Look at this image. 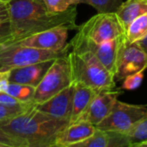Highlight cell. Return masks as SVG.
Returning a JSON list of instances; mask_svg holds the SVG:
<instances>
[{
  "instance_id": "obj_1",
  "label": "cell",
  "mask_w": 147,
  "mask_h": 147,
  "mask_svg": "<svg viewBox=\"0 0 147 147\" xmlns=\"http://www.w3.org/2000/svg\"><path fill=\"white\" fill-rule=\"evenodd\" d=\"M12 41L57 27L78 29L77 9L74 6L62 12H50L41 0H12L9 3Z\"/></svg>"
},
{
  "instance_id": "obj_2",
  "label": "cell",
  "mask_w": 147,
  "mask_h": 147,
  "mask_svg": "<svg viewBox=\"0 0 147 147\" xmlns=\"http://www.w3.org/2000/svg\"><path fill=\"white\" fill-rule=\"evenodd\" d=\"M68 125L70 120L46 114L34 104L22 113L0 123V128L26 147H53L57 135Z\"/></svg>"
},
{
  "instance_id": "obj_3",
  "label": "cell",
  "mask_w": 147,
  "mask_h": 147,
  "mask_svg": "<svg viewBox=\"0 0 147 147\" xmlns=\"http://www.w3.org/2000/svg\"><path fill=\"white\" fill-rule=\"evenodd\" d=\"M72 82L84 84L93 89H115V77L90 51L74 50L67 54Z\"/></svg>"
},
{
  "instance_id": "obj_4",
  "label": "cell",
  "mask_w": 147,
  "mask_h": 147,
  "mask_svg": "<svg viewBox=\"0 0 147 147\" xmlns=\"http://www.w3.org/2000/svg\"><path fill=\"white\" fill-rule=\"evenodd\" d=\"M69 48L67 44L64 49L59 51L43 50L20 45L9 40L0 44V68L11 69L54 60L67 54Z\"/></svg>"
},
{
  "instance_id": "obj_5",
  "label": "cell",
  "mask_w": 147,
  "mask_h": 147,
  "mask_svg": "<svg viewBox=\"0 0 147 147\" xmlns=\"http://www.w3.org/2000/svg\"><path fill=\"white\" fill-rule=\"evenodd\" d=\"M67 54L53 61L44 77L34 89L32 99L34 104L39 105L47 101L72 83Z\"/></svg>"
},
{
  "instance_id": "obj_6",
  "label": "cell",
  "mask_w": 147,
  "mask_h": 147,
  "mask_svg": "<svg viewBox=\"0 0 147 147\" xmlns=\"http://www.w3.org/2000/svg\"><path fill=\"white\" fill-rule=\"evenodd\" d=\"M125 38L126 36L123 35L110 41L96 43L77 33L71 39L69 46L74 50H87L91 52L115 77L119 54Z\"/></svg>"
},
{
  "instance_id": "obj_7",
  "label": "cell",
  "mask_w": 147,
  "mask_h": 147,
  "mask_svg": "<svg viewBox=\"0 0 147 147\" xmlns=\"http://www.w3.org/2000/svg\"><path fill=\"white\" fill-rule=\"evenodd\" d=\"M81 36L96 42L110 41L125 35V31L115 14L98 13L78 29Z\"/></svg>"
},
{
  "instance_id": "obj_8",
  "label": "cell",
  "mask_w": 147,
  "mask_h": 147,
  "mask_svg": "<svg viewBox=\"0 0 147 147\" xmlns=\"http://www.w3.org/2000/svg\"><path fill=\"white\" fill-rule=\"evenodd\" d=\"M147 106L116 101L109 114L96 127L105 132L126 133L146 113Z\"/></svg>"
},
{
  "instance_id": "obj_9",
  "label": "cell",
  "mask_w": 147,
  "mask_h": 147,
  "mask_svg": "<svg viewBox=\"0 0 147 147\" xmlns=\"http://www.w3.org/2000/svg\"><path fill=\"white\" fill-rule=\"evenodd\" d=\"M147 68V55L136 43H130L125 38L121 46L115 81H121L127 76L145 70Z\"/></svg>"
},
{
  "instance_id": "obj_10",
  "label": "cell",
  "mask_w": 147,
  "mask_h": 147,
  "mask_svg": "<svg viewBox=\"0 0 147 147\" xmlns=\"http://www.w3.org/2000/svg\"><path fill=\"white\" fill-rule=\"evenodd\" d=\"M68 31L69 29L67 28L57 27L34 34L22 39L9 41H12L20 45L39 49L59 51L67 46L66 41L68 38Z\"/></svg>"
},
{
  "instance_id": "obj_11",
  "label": "cell",
  "mask_w": 147,
  "mask_h": 147,
  "mask_svg": "<svg viewBox=\"0 0 147 147\" xmlns=\"http://www.w3.org/2000/svg\"><path fill=\"white\" fill-rule=\"evenodd\" d=\"M121 94V91L115 89L98 92L79 120H84L96 126L109 114Z\"/></svg>"
},
{
  "instance_id": "obj_12",
  "label": "cell",
  "mask_w": 147,
  "mask_h": 147,
  "mask_svg": "<svg viewBox=\"0 0 147 147\" xmlns=\"http://www.w3.org/2000/svg\"><path fill=\"white\" fill-rule=\"evenodd\" d=\"M73 92L74 83L72 82L52 98L39 105H35V107L50 116L70 120L72 111Z\"/></svg>"
},
{
  "instance_id": "obj_13",
  "label": "cell",
  "mask_w": 147,
  "mask_h": 147,
  "mask_svg": "<svg viewBox=\"0 0 147 147\" xmlns=\"http://www.w3.org/2000/svg\"><path fill=\"white\" fill-rule=\"evenodd\" d=\"M53 60L10 69L9 81L36 88L48 70Z\"/></svg>"
},
{
  "instance_id": "obj_14",
  "label": "cell",
  "mask_w": 147,
  "mask_h": 147,
  "mask_svg": "<svg viewBox=\"0 0 147 147\" xmlns=\"http://www.w3.org/2000/svg\"><path fill=\"white\" fill-rule=\"evenodd\" d=\"M96 127L84 120H79L68 125L56 137L55 146H66L78 143L90 137Z\"/></svg>"
},
{
  "instance_id": "obj_15",
  "label": "cell",
  "mask_w": 147,
  "mask_h": 147,
  "mask_svg": "<svg viewBox=\"0 0 147 147\" xmlns=\"http://www.w3.org/2000/svg\"><path fill=\"white\" fill-rule=\"evenodd\" d=\"M74 83V92L72 99V111L70 124L78 121L86 112L94 97L98 94V90L89 88L78 82ZM102 91V90H101Z\"/></svg>"
},
{
  "instance_id": "obj_16",
  "label": "cell",
  "mask_w": 147,
  "mask_h": 147,
  "mask_svg": "<svg viewBox=\"0 0 147 147\" xmlns=\"http://www.w3.org/2000/svg\"><path fill=\"white\" fill-rule=\"evenodd\" d=\"M145 13H147V0H127L115 12L125 34L129 25Z\"/></svg>"
},
{
  "instance_id": "obj_17",
  "label": "cell",
  "mask_w": 147,
  "mask_h": 147,
  "mask_svg": "<svg viewBox=\"0 0 147 147\" xmlns=\"http://www.w3.org/2000/svg\"><path fill=\"white\" fill-rule=\"evenodd\" d=\"M125 36L130 43L137 42L147 36V13L137 17L129 25Z\"/></svg>"
},
{
  "instance_id": "obj_18",
  "label": "cell",
  "mask_w": 147,
  "mask_h": 147,
  "mask_svg": "<svg viewBox=\"0 0 147 147\" xmlns=\"http://www.w3.org/2000/svg\"><path fill=\"white\" fill-rule=\"evenodd\" d=\"M34 89V87L9 82L7 86L5 93L9 94L21 102H32Z\"/></svg>"
},
{
  "instance_id": "obj_19",
  "label": "cell",
  "mask_w": 147,
  "mask_h": 147,
  "mask_svg": "<svg viewBox=\"0 0 147 147\" xmlns=\"http://www.w3.org/2000/svg\"><path fill=\"white\" fill-rule=\"evenodd\" d=\"M107 141L108 133L96 128V132L90 137L85 139L84 140L76 144L62 147H105Z\"/></svg>"
},
{
  "instance_id": "obj_20",
  "label": "cell",
  "mask_w": 147,
  "mask_h": 147,
  "mask_svg": "<svg viewBox=\"0 0 147 147\" xmlns=\"http://www.w3.org/2000/svg\"><path fill=\"white\" fill-rule=\"evenodd\" d=\"M34 104L33 102H22L16 106L0 104V123L10 120L29 109Z\"/></svg>"
},
{
  "instance_id": "obj_21",
  "label": "cell",
  "mask_w": 147,
  "mask_h": 147,
  "mask_svg": "<svg viewBox=\"0 0 147 147\" xmlns=\"http://www.w3.org/2000/svg\"><path fill=\"white\" fill-rule=\"evenodd\" d=\"M80 3L91 5L98 13H113L116 12L123 2L122 0H80Z\"/></svg>"
},
{
  "instance_id": "obj_22",
  "label": "cell",
  "mask_w": 147,
  "mask_h": 147,
  "mask_svg": "<svg viewBox=\"0 0 147 147\" xmlns=\"http://www.w3.org/2000/svg\"><path fill=\"white\" fill-rule=\"evenodd\" d=\"M131 143L147 140V112L128 132L126 133Z\"/></svg>"
},
{
  "instance_id": "obj_23",
  "label": "cell",
  "mask_w": 147,
  "mask_h": 147,
  "mask_svg": "<svg viewBox=\"0 0 147 147\" xmlns=\"http://www.w3.org/2000/svg\"><path fill=\"white\" fill-rule=\"evenodd\" d=\"M50 12H62L80 3V0H41Z\"/></svg>"
},
{
  "instance_id": "obj_24",
  "label": "cell",
  "mask_w": 147,
  "mask_h": 147,
  "mask_svg": "<svg viewBox=\"0 0 147 147\" xmlns=\"http://www.w3.org/2000/svg\"><path fill=\"white\" fill-rule=\"evenodd\" d=\"M108 141L105 147H128L131 141L127 135L119 132H107Z\"/></svg>"
},
{
  "instance_id": "obj_25",
  "label": "cell",
  "mask_w": 147,
  "mask_h": 147,
  "mask_svg": "<svg viewBox=\"0 0 147 147\" xmlns=\"http://www.w3.org/2000/svg\"><path fill=\"white\" fill-rule=\"evenodd\" d=\"M144 71L145 70H142L127 76L124 79L122 88L126 90H134L138 88L144 80Z\"/></svg>"
},
{
  "instance_id": "obj_26",
  "label": "cell",
  "mask_w": 147,
  "mask_h": 147,
  "mask_svg": "<svg viewBox=\"0 0 147 147\" xmlns=\"http://www.w3.org/2000/svg\"><path fill=\"white\" fill-rule=\"evenodd\" d=\"M0 143L6 144L14 147H26V146L22 142L10 136L1 128H0Z\"/></svg>"
},
{
  "instance_id": "obj_27",
  "label": "cell",
  "mask_w": 147,
  "mask_h": 147,
  "mask_svg": "<svg viewBox=\"0 0 147 147\" xmlns=\"http://www.w3.org/2000/svg\"><path fill=\"white\" fill-rule=\"evenodd\" d=\"M13 38L9 22L0 23V44Z\"/></svg>"
},
{
  "instance_id": "obj_28",
  "label": "cell",
  "mask_w": 147,
  "mask_h": 147,
  "mask_svg": "<svg viewBox=\"0 0 147 147\" xmlns=\"http://www.w3.org/2000/svg\"><path fill=\"white\" fill-rule=\"evenodd\" d=\"M9 74H10V69L0 68V92H5L7 86L9 83Z\"/></svg>"
},
{
  "instance_id": "obj_29",
  "label": "cell",
  "mask_w": 147,
  "mask_h": 147,
  "mask_svg": "<svg viewBox=\"0 0 147 147\" xmlns=\"http://www.w3.org/2000/svg\"><path fill=\"white\" fill-rule=\"evenodd\" d=\"M20 103L22 102L17 101L16 98L12 97L9 94L5 92H0V104L6 105V106H16Z\"/></svg>"
},
{
  "instance_id": "obj_30",
  "label": "cell",
  "mask_w": 147,
  "mask_h": 147,
  "mask_svg": "<svg viewBox=\"0 0 147 147\" xmlns=\"http://www.w3.org/2000/svg\"><path fill=\"white\" fill-rule=\"evenodd\" d=\"M9 22V3L0 1V23Z\"/></svg>"
},
{
  "instance_id": "obj_31",
  "label": "cell",
  "mask_w": 147,
  "mask_h": 147,
  "mask_svg": "<svg viewBox=\"0 0 147 147\" xmlns=\"http://www.w3.org/2000/svg\"><path fill=\"white\" fill-rule=\"evenodd\" d=\"M136 43L140 47V49L147 55V36H146L141 40H140L139 42H137Z\"/></svg>"
},
{
  "instance_id": "obj_32",
  "label": "cell",
  "mask_w": 147,
  "mask_h": 147,
  "mask_svg": "<svg viewBox=\"0 0 147 147\" xmlns=\"http://www.w3.org/2000/svg\"><path fill=\"white\" fill-rule=\"evenodd\" d=\"M128 147H147V140L131 143Z\"/></svg>"
},
{
  "instance_id": "obj_33",
  "label": "cell",
  "mask_w": 147,
  "mask_h": 147,
  "mask_svg": "<svg viewBox=\"0 0 147 147\" xmlns=\"http://www.w3.org/2000/svg\"><path fill=\"white\" fill-rule=\"evenodd\" d=\"M0 147H14V146H11L6 145V144H3V143H0Z\"/></svg>"
},
{
  "instance_id": "obj_34",
  "label": "cell",
  "mask_w": 147,
  "mask_h": 147,
  "mask_svg": "<svg viewBox=\"0 0 147 147\" xmlns=\"http://www.w3.org/2000/svg\"><path fill=\"white\" fill-rule=\"evenodd\" d=\"M1 2H4V3H9L10 1H12V0H0Z\"/></svg>"
},
{
  "instance_id": "obj_35",
  "label": "cell",
  "mask_w": 147,
  "mask_h": 147,
  "mask_svg": "<svg viewBox=\"0 0 147 147\" xmlns=\"http://www.w3.org/2000/svg\"><path fill=\"white\" fill-rule=\"evenodd\" d=\"M53 147H58V146H53Z\"/></svg>"
}]
</instances>
